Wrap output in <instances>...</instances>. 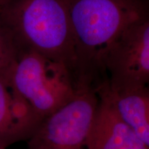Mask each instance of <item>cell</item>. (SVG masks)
<instances>
[{
	"instance_id": "1",
	"label": "cell",
	"mask_w": 149,
	"mask_h": 149,
	"mask_svg": "<svg viewBox=\"0 0 149 149\" xmlns=\"http://www.w3.org/2000/svg\"><path fill=\"white\" fill-rule=\"evenodd\" d=\"M75 54V88L97 90L107 79L106 51L130 25L146 17L135 0H69Z\"/></svg>"
},
{
	"instance_id": "2",
	"label": "cell",
	"mask_w": 149,
	"mask_h": 149,
	"mask_svg": "<svg viewBox=\"0 0 149 149\" xmlns=\"http://www.w3.org/2000/svg\"><path fill=\"white\" fill-rule=\"evenodd\" d=\"M0 19L20 49H30L63 67L74 84L75 54L69 0H9Z\"/></svg>"
},
{
	"instance_id": "3",
	"label": "cell",
	"mask_w": 149,
	"mask_h": 149,
	"mask_svg": "<svg viewBox=\"0 0 149 149\" xmlns=\"http://www.w3.org/2000/svg\"><path fill=\"white\" fill-rule=\"evenodd\" d=\"M7 83L42 119L68 103L76 93L66 70L24 48L20 49Z\"/></svg>"
},
{
	"instance_id": "4",
	"label": "cell",
	"mask_w": 149,
	"mask_h": 149,
	"mask_svg": "<svg viewBox=\"0 0 149 149\" xmlns=\"http://www.w3.org/2000/svg\"><path fill=\"white\" fill-rule=\"evenodd\" d=\"M98 103L95 90L77 88L71 100L43 119L27 149H86Z\"/></svg>"
},
{
	"instance_id": "5",
	"label": "cell",
	"mask_w": 149,
	"mask_h": 149,
	"mask_svg": "<svg viewBox=\"0 0 149 149\" xmlns=\"http://www.w3.org/2000/svg\"><path fill=\"white\" fill-rule=\"evenodd\" d=\"M103 66L112 91L133 90L149 82V21L145 17L124 30L111 44Z\"/></svg>"
},
{
	"instance_id": "6",
	"label": "cell",
	"mask_w": 149,
	"mask_h": 149,
	"mask_svg": "<svg viewBox=\"0 0 149 149\" xmlns=\"http://www.w3.org/2000/svg\"><path fill=\"white\" fill-rule=\"evenodd\" d=\"M96 93L98 107L86 149H149L117 113L107 79L98 86Z\"/></svg>"
},
{
	"instance_id": "7",
	"label": "cell",
	"mask_w": 149,
	"mask_h": 149,
	"mask_svg": "<svg viewBox=\"0 0 149 149\" xmlns=\"http://www.w3.org/2000/svg\"><path fill=\"white\" fill-rule=\"evenodd\" d=\"M42 120L15 90L0 78V149L27 141Z\"/></svg>"
},
{
	"instance_id": "8",
	"label": "cell",
	"mask_w": 149,
	"mask_h": 149,
	"mask_svg": "<svg viewBox=\"0 0 149 149\" xmlns=\"http://www.w3.org/2000/svg\"><path fill=\"white\" fill-rule=\"evenodd\" d=\"M110 87V86H109ZM110 93L122 120L149 147V89L148 86Z\"/></svg>"
},
{
	"instance_id": "9",
	"label": "cell",
	"mask_w": 149,
	"mask_h": 149,
	"mask_svg": "<svg viewBox=\"0 0 149 149\" xmlns=\"http://www.w3.org/2000/svg\"><path fill=\"white\" fill-rule=\"evenodd\" d=\"M19 51L12 32L0 19V78L6 82Z\"/></svg>"
},
{
	"instance_id": "10",
	"label": "cell",
	"mask_w": 149,
	"mask_h": 149,
	"mask_svg": "<svg viewBox=\"0 0 149 149\" xmlns=\"http://www.w3.org/2000/svg\"><path fill=\"white\" fill-rule=\"evenodd\" d=\"M8 1H6V0H0V10L3 8V6Z\"/></svg>"
},
{
	"instance_id": "11",
	"label": "cell",
	"mask_w": 149,
	"mask_h": 149,
	"mask_svg": "<svg viewBox=\"0 0 149 149\" xmlns=\"http://www.w3.org/2000/svg\"><path fill=\"white\" fill-rule=\"evenodd\" d=\"M6 1H9V0H6Z\"/></svg>"
}]
</instances>
